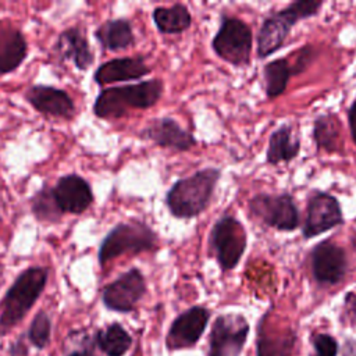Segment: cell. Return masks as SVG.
Segmentation results:
<instances>
[{
  "mask_svg": "<svg viewBox=\"0 0 356 356\" xmlns=\"http://www.w3.org/2000/svg\"><path fill=\"white\" fill-rule=\"evenodd\" d=\"M248 245V235L243 224L232 216L217 220L210 232V248L222 271L236 267Z\"/></svg>",
  "mask_w": 356,
  "mask_h": 356,
  "instance_id": "52a82bcc",
  "label": "cell"
},
{
  "mask_svg": "<svg viewBox=\"0 0 356 356\" xmlns=\"http://www.w3.org/2000/svg\"><path fill=\"white\" fill-rule=\"evenodd\" d=\"M338 342L328 334H317L313 338V355L312 356H337Z\"/></svg>",
  "mask_w": 356,
  "mask_h": 356,
  "instance_id": "f1b7e54d",
  "label": "cell"
},
{
  "mask_svg": "<svg viewBox=\"0 0 356 356\" xmlns=\"http://www.w3.org/2000/svg\"><path fill=\"white\" fill-rule=\"evenodd\" d=\"M249 211L264 225L278 231H293L299 227V211L289 193H257L249 200Z\"/></svg>",
  "mask_w": 356,
  "mask_h": 356,
  "instance_id": "ba28073f",
  "label": "cell"
},
{
  "mask_svg": "<svg viewBox=\"0 0 356 356\" xmlns=\"http://www.w3.org/2000/svg\"><path fill=\"white\" fill-rule=\"evenodd\" d=\"M249 334V324L242 314H220L209 335L207 356H239Z\"/></svg>",
  "mask_w": 356,
  "mask_h": 356,
  "instance_id": "9c48e42d",
  "label": "cell"
},
{
  "mask_svg": "<svg viewBox=\"0 0 356 356\" xmlns=\"http://www.w3.org/2000/svg\"><path fill=\"white\" fill-rule=\"evenodd\" d=\"M96 343L107 356H124L132 345V338L121 324L113 323L96 332Z\"/></svg>",
  "mask_w": 356,
  "mask_h": 356,
  "instance_id": "d4e9b609",
  "label": "cell"
},
{
  "mask_svg": "<svg viewBox=\"0 0 356 356\" xmlns=\"http://www.w3.org/2000/svg\"><path fill=\"white\" fill-rule=\"evenodd\" d=\"M150 71L152 68L142 56L121 57L100 64L93 74V79L99 86H106L115 82L136 81L150 74Z\"/></svg>",
  "mask_w": 356,
  "mask_h": 356,
  "instance_id": "ac0fdd59",
  "label": "cell"
},
{
  "mask_svg": "<svg viewBox=\"0 0 356 356\" xmlns=\"http://www.w3.org/2000/svg\"><path fill=\"white\" fill-rule=\"evenodd\" d=\"M342 222V209L337 197L325 192H314L307 202L302 234L306 239H310Z\"/></svg>",
  "mask_w": 356,
  "mask_h": 356,
  "instance_id": "8fae6325",
  "label": "cell"
},
{
  "mask_svg": "<svg viewBox=\"0 0 356 356\" xmlns=\"http://www.w3.org/2000/svg\"><path fill=\"white\" fill-rule=\"evenodd\" d=\"M28 56L25 35L11 24L0 22V75L15 71Z\"/></svg>",
  "mask_w": 356,
  "mask_h": 356,
  "instance_id": "d6986e66",
  "label": "cell"
},
{
  "mask_svg": "<svg viewBox=\"0 0 356 356\" xmlns=\"http://www.w3.org/2000/svg\"><path fill=\"white\" fill-rule=\"evenodd\" d=\"M348 120H349V128H350L352 139L356 145V100L352 103V106L348 110Z\"/></svg>",
  "mask_w": 356,
  "mask_h": 356,
  "instance_id": "4dcf8cb0",
  "label": "cell"
},
{
  "mask_svg": "<svg viewBox=\"0 0 356 356\" xmlns=\"http://www.w3.org/2000/svg\"><path fill=\"white\" fill-rule=\"evenodd\" d=\"M323 4L321 0H298L267 17L257 35V56L264 58L280 50L292 26L300 19L317 15Z\"/></svg>",
  "mask_w": 356,
  "mask_h": 356,
  "instance_id": "277c9868",
  "label": "cell"
},
{
  "mask_svg": "<svg viewBox=\"0 0 356 356\" xmlns=\"http://www.w3.org/2000/svg\"><path fill=\"white\" fill-rule=\"evenodd\" d=\"M210 318V312L203 306H193L181 313L170 325L165 346L179 350L193 346L203 335Z\"/></svg>",
  "mask_w": 356,
  "mask_h": 356,
  "instance_id": "7c38bea8",
  "label": "cell"
},
{
  "mask_svg": "<svg viewBox=\"0 0 356 356\" xmlns=\"http://www.w3.org/2000/svg\"><path fill=\"white\" fill-rule=\"evenodd\" d=\"M252 42V29L246 22L235 17H222L211 47L221 60L235 67H245L250 61Z\"/></svg>",
  "mask_w": 356,
  "mask_h": 356,
  "instance_id": "8992f818",
  "label": "cell"
},
{
  "mask_svg": "<svg viewBox=\"0 0 356 356\" xmlns=\"http://www.w3.org/2000/svg\"><path fill=\"white\" fill-rule=\"evenodd\" d=\"M25 100L40 114L71 120L76 108L72 97L60 88L50 85H32L24 93Z\"/></svg>",
  "mask_w": 356,
  "mask_h": 356,
  "instance_id": "5bb4252c",
  "label": "cell"
},
{
  "mask_svg": "<svg viewBox=\"0 0 356 356\" xmlns=\"http://www.w3.org/2000/svg\"><path fill=\"white\" fill-rule=\"evenodd\" d=\"M49 280V268L31 266L17 275L0 302V332L17 325L42 295Z\"/></svg>",
  "mask_w": 356,
  "mask_h": 356,
  "instance_id": "3957f363",
  "label": "cell"
},
{
  "mask_svg": "<svg viewBox=\"0 0 356 356\" xmlns=\"http://www.w3.org/2000/svg\"><path fill=\"white\" fill-rule=\"evenodd\" d=\"M53 195L60 210L70 214H82L95 200L90 184L78 174L60 177L53 186Z\"/></svg>",
  "mask_w": 356,
  "mask_h": 356,
  "instance_id": "9a60e30c",
  "label": "cell"
},
{
  "mask_svg": "<svg viewBox=\"0 0 356 356\" xmlns=\"http://www.w3.org/2000/svg\"><path fill=\"white\" fill-rule=\"evenodd\" d=\"M3 270H4V267H3V263L0 261V278H1V275H3Z\"/></svg>",
  "mask_w": 356,
  "mask_h": 356,
  "instance_id": "d6a6232c",
  "label": "cell"
},
{
  "mask_svg": "<svg viewBox=\"0 0 356 356\" xmlns=\"http://www.w3.org/2000/svg\"><path fill=\"white\" fill-rule=\"evenodd\" d=\"M345 312L352 323L356 324V293L349 292L345 296Z\"/></svg>",
  "mask_w": 356,
  "mask_h": 356,
  "instance_id": "f546056e",
  "label": "cell"
},
{
  "mask_svg": "<svg viewBox=\"0 0 356 356\" xmlns=\"http://www.w3.org/2000/svg\"><path fill=\"white\" fill-rule=\"evenodd\" d=\"M29 203L33 217L43 224L58 222L64 214L56 202L53 186L49 185H43L40 189H38L31 197Z\"/></svg>",
  "mask_w": 356,
  "mask_h": 356,
  "instance_id": "484cf974",
  "label": "cell"
},
{
  "mask_svg": "<svg viewBox=\"0 0 356 356\" xmlns=\"http://www.w3.org/2000/svg\"><path fill=\"white\" fill-rule=\"evenodd\" d=\"M313 139L318 150L338 153L342 149L341 124L332 114H323L313 125Z\"/></svg>",
  "mask_w": 356,
  "mask_h": 356,
  "instance_id": "cb8c5ba5",
  "label": "cell"
},
{
  "mask_svg": "<svg viewBox=\"0 0 356 356\" xmlns=\"http://www.w3.org/2000/svg\"><path fill=\"white\" fill-rule=\"evenodd\" d=\"M53 50L58 60L71 61L79 71H86L95 63L89 42L78 26L64 29L57 36Z\"/></svg>",
  "mask_w": 356,
  "mask_h": 356,
  "instance_id": "e0dca14e",
  "label": "cell"
},
{
  "mask_svg": "<svg viewBox=\"0 0 356 356\" xmlns=\"http://www.w3.org/2000/svg\"><path fill=\"white\" fill-rule=\"evenodd\" d=\"M68 356H95V355L90 353V352H88V350H81V352H72V353L68 355Z\"/></svg>",
  "mask_w": 356,
  "mask_h": 356,
  "instance_id": "1f68e13d",
  "label": "cell"
},
{
  "mask_svg": "<svg viewBox=\"0 0 356 356\" xmlns=\"http://www.w3.org/2000/svg\"><path fill=\"white\" fill-rule=\"evenodd\" d=\"M146 293V281L136 267L129 268L103 288V305L113 312L129 313Z\"/></svg>",
  "mask_w": 356,
  "mask_h": 356,
  "instance_id": "30bf717a",
  "label": "cell"
},
{
  "mask_svg": "<svg viewBox=\"0 0 356 356\" xmlns=\"http://www.w3.org/2000/svg\"><path fill=\"white\" fill-rule=\"evenodd\" d=\"M300 150V140L293 134L291 125H282L275 129L268 139L266 159L268 164L277 165L293 160Z\"/></svg>",
  "mask_w": 356,
  "mask_h": 356,
  "instance_id": "7402d4cb",
  "label": "cell"
},
{
  "mask_svg": "<svg viewBox=\"0 0 356 356\" xmlns=\"http://www.w3.org/2000/svg\"><path fill=\"white\" fill-rule=\"evenodd\" d=\"M221 171L214 167L203 168L178 179L165 195V204L177 218H193L210 204Z\"/></svg>",
  "mask_w": 356,
  "mask_h": 356,
  "instance_id": "6da1fadb",
  "label": "cell"
},
{
  "mask_svg": "<svg viewBox=\"0 0 356 356\" xmlns=\"http://www.w3.org/2000/svg\"><path fill=\"white\" fill-rule=\"evenodd\" d=\"M296 334L291 328L273 330L260 324L256 343V356H292Z\"/></svg>",
  "mask_w": 356,
  "mask_h": 356,
  "instance_id": "ffe728a7",
  "label": "cell"
},
{
  "mask_svg": "<svg viewBox=\"0 0 356 356\" xmlns=\"http://www.w3.org/2000/svg\"><path fill=\"white\" fill-rule=\"evenodd\" d=\"M142 139L150 140L161 147L186 152L196 145L192 134L185 131L175 120L170 117L154 118L139 132Z\"/></svg>",
  "mask_w": 356,
  "mask_h": 356,
  "instance_id": "2e32d148",
  "label": "cell"
},
{
  "mask_svg": "<svg viewBox=\"0 0 356 356\" xmlns=\"http://www.w3.org/2000/svg\"><path fill=\"white\" fill-rule=\"evenodd\" d=\"M95 38L103 49L110 51L124 50L135 43L132 25L127 18L104 21L95 29Z\"/></svg>",
  "mask_w": 356,
  "mask_h": 356,
  "instance_id": "44dd1931",
  "label": "cell"
},
{
  "mask_svg": "<svg viewBox=\"0 0 356 356\" xmlns=\"http://www.w3.org/2000/svg\"><path fill=\"white\" fill-rule=\"evenodd\" d=\"M50 332H51L50 317L44 312L36 313L28 330V339L31 341V343L38 349L44 348L50 341Z\"/></svg>",
  "mask_w": 356,
  "mask_h": 356,
  "instance_id": "83f0119b",
  "label": "cell"
},
{
  "mask_svg": "<svg viewBox=\"0 0 356 356\" xmlns=\"http://www.w3.org/2000/svg\"><path fill=\"white\" fill-rule=\"evenodd\" d=\"M312 273L318 284L335 285L343 280L348 270L345 250L331 241L317 243L312 250Z\"/></svg>",
  "mask_w": 356,
  "mask_h": 356,
  "instance_id": "4fadbf2b",
  "label": "cell"
},
{
  "mask_svg": "<svg viewBox=\"0 0 356 356\" xmlns=\"http://www.w3.org/2000/svg\"><path fill=\"white\" fill-rule=\"evenodd\" d=\"M160 79L142 81L132 85L103 89L93 103V113L97 118H121L131 110H146L154 106L163 95Z\"/></svg>",
  "mask_w": 356,
  "mask_h": 356,
  "instance_id": "7a4b0ae2",
  "label": "cell"
},
{
  "mask_svg": "<svg viewBox=\"0 0 356 356\" xmlns=\"http://www.w3.org/2000/svg\"><path fill=\"white\" fill-rule=\"evenodd\" d=\"M157 234L143 221H127L114 225L100 242L97 260L100 266L125 254H138L156 249Z\"/></svg>",
  "mask_w": 356,
  "mask_h": 356,
  "instance_id": "5b68a950",
  "label": "cell"
},
{
  "mask_svg": "<svg viewBox=\"0 0 356 356\" xmlns=\"http://www.w3.org/2000/svg\"><path fill=\"white\" fill-rule=\"evenodd\" d=\"M0 335H1V332H0Z\"/></svg>",
  "mask_w": 356,
  "mask_h": 356,
  "instance_id": "836d02e7",
  "label": "cell"
},
{
  "mask_svg": "<svg viewBox=\"0 0 356 356\" xmlns=\"http://www.w3.org/2000/svg\"><path fill=\"white\" fill-rule=\"evenodd\" d=\"M153 21L161 33L172 35L186 31L192 24V17L186 6L177 3L171 7H156L153 10Z\"/></svg>",
  "mask_w": 356,
  "mask_h": 356,
  "instance_id": "603a6c76",
  "label": "cell"
},
{
  "mask_svg": "<svg viewBox=\"0 0 356 356\" xmlns=\"http://www.w3.org/2000/svg\"><path fill=\"white\" fill-rule=\"evenodd\" d=\"M293 74L288 58H277L267 63L263 68L266 83V95L268 99H275L286 89L289 76Z\"/></svg>",
  "mask_w": 356,
  "mask_h": 356,
  "instance_id": "4316f807",
  "label": "cell"
}]
</instances>
